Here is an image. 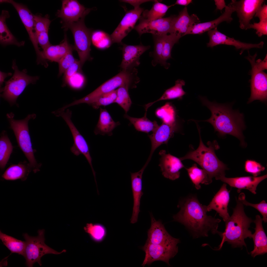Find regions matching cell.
<instances>
[{
  "label": "cell",
  "instance_id": "6da1fadb",
  "mask_svg": "<svg viewBox=\"0 0 267 267\" xmlns=\"http://www.w3.org/2000/svg\"><path fill=\"white\" fill-rule=\"evenodd\" d=\"M177 206L180 209L173 216L174 221L184 225L194 238L207 237L209 232L214 234H221L218 228L221 220L207 215L205 205L201 204L196 196L181 200Z\"/></svg>",
  "mask_w": 267,
  "mask_h": 267
},
{
  "label": "cell",
  "instance_id": "7a4b0ae2",
  "mask_svg": "<svg viewBox=\"0 0 267 267\" xmlns=\"http://www.w3.org/2000/svg\"><path fill=\"white\" fill-rule=\"evenodd\" d=\"M199 97L203 105L210 111L211 115L207 120L196 121L210 123L220 135H232L239 139L242 145H245L243 131L246 126L243 114L238 110H233L230 104L211 102L205 97Z\"/></svg>",
  "mask_w": 267,
  "mask_h": 267
},
{
  "label": "cell",
  "instance_id": "3957f363",
  "mask_svg": "<svg viewBox=\"0 0 267 267\" xmlns=\"http://www.w3.org/2000/svg\"><path fill=\"white\" fill-rule=\"evenodd\" d=\"M236 199V205L233 209L231 216L225 222V230L219 235L222 241L216 250L220 249L226 242L233 248L246 247L245 239L248 237L252 238V234L249 228L254 221L245 214L241 201L237 198Z\"/></svg>",
  "mask_w": 267,
  "mask_h": 267
},
{
  "label": "cell",
  "instance_id": "277c9868",
  "mask_svg": "<svg viewBox=\"0 0 267 267\" xmlns=\"http://www.w3.org/2000/svg\"><path fill=\"white\" fill-rule=\"evenodd\" d=\"M197 125L200 137V143L196 150L191 151L184 156L180 158L181 160L190 159L198 164L207 173L210 180L212 178L225 176V171L228 169L226 165L221 161L216 156L215 151L219 149L216 140L207 142L208 147L203 143L201 139L200 128Z\"/></svg>",
  "mask_w": 267,
  "mask_h": 267
},
{
  "label": "cell",
  "instance_id": "5b68a950",
  "mask_svg": "<svg viewBox=\"0 0 267 267\" xmlns=\"http://www.w3.org/2000/svg\"><path fill=\"white\" fill-rule=\"evenodd\" d=\"M6 116L19 147L28 160L32 171L36 173L40 171L41 164L38 163L35 158L28 126L29 120L35 119L36 115L29 114L24 119L20 120L14 119V115L12 112L7 113Z\"/></svg>",
  "mask_w": 267,
  "mask_h": 267
},
{
  "label": "cell",
  "instance_id": "8992f818",
  "mask_svg": "<svg viewBox=\"0 0 267 267\" xmlns=\"http://www.w3.org/2000/svg\"><path fill=\"white\" fill-rule=\"evenodd\" d=\"M14 72L12 77L5 82L4 86L0 88V96L7 101L11 106L18 105L16 101L18 97L27 86L30 84H34L39 79L38 76H32L27 74L25 69L20 70L13 60L12 66Z\"/></svg>",
  "mask_w": 267,
  "mask_h": 267
},
{
  "label": "cell",
  "instance_id": "52a82bcc",
  "mask_svg": "<svg viewBox=\"0 0 267 267\" xmlns=\"http://www.w3.org/2000/svg\"><path fill=\"white\" fill-rule=\"evenodd\" d=\"M137 69L122 70L117 75L107 81L91 92L83 97L74 100L71 103L73 106L82 103L89 105L101 95L115 90L126 83L136 84L140 81L137 76Z\"/></svg>",
  "mask_w": 267,
  "mask_h": 267
},
{
  "label": "cell",
  "instance_id": "ba28073f",
  "mask_svg": "<svg viewBox=\"0 0 267 267\" xmlns=\"http://www.w3.org/2000/svg\"><path fill=\"white\" fill-rule=\"evenodd\" d=\"M44 232V229H39L37 232L38 235L35 237L30 236L27 233L23 234L25 242L23 256L26 260L27 267H33L36 263L41 266V258L45 255L59 254L66 251L64 249L58 252L46 245L45 243Z\"/></svg>",
  "mask_w": 267,
  "mask_h": 267
},
{
  "label": "cell",
  "instance_id": "9c48e42d",
  "mask_svg": "<svg viewBox=\"0 0 267 267\" xmlns=\"http://www.w3.org/2000/svg\"><path fill=\"white\" fill-rule=\"evenodd\" d=\"M83 16L78 21L74 22L63 23V28L70 29L72 32L74 41V48L77 51L81 67L85 62L90 58L91 30L88 28L84 23Z\"/></svg>",
  "mask_w": 267,
  "mask_h": 267
},
{
  "label": "cell",
  "instance_id": "30bf717a",
  "mask_svg": "<svg viewBox=\"0 0 267 267\" xmlns=\"http://www.w3.org/2000/svg\"><path fill=\"white\" fill-rule=\"evenodd\" d=\"M248 55L245 58L250 62L251 69L250 73V80L251 95L247 103L249 104L258 100L266 104L267 100V75L257 66L255 59L257 53L253 56Z\"/></svg>",
  "mask_w": 267,
  "mask_h": 267
},
{
  "label": "cell",
  "instance_id": "8fae6325",
  "mask_svg": "<svg viewBox=\"0 0 267 267\" xmlns=\"http://www.w3.org/2000/svg\"><path fill=\"white\" fill-rule=\"evenodd\" d=\"M72 113L71 111L67 109L57 113L55 115L60 116L63 118L71 132L74 141L73 145L70 148L71 152L76 156L82 154L85 156L90 166L96 181L95 172L92 165V159L90 153L89 145L72 121Z\"/></svg>",
  "mask_w": 267,
  "mask_h": 267
},
{
  "label": "cell",
  "instance_id": "7c38bea8",
  "mask_svg": "<svg viewBox=\"0 0 267 267\" xmlns=\"http://www.w3.org/2000/svg\"><path fill=\"white\" fill-rule=\"evenodd\" d=\"M0 3L11 4L17 11L20 18L28 34L30 40L35 49L37 55V62L38 64H43L45 62L42 51L38 46L37 36L35 29L33 14L25 5L12 0H0Z\"/></svg>",
  "mask_w": 267,
  "mask_h": 267
},
{
  "label": "cell",
  "instance_id": "4fadbf2b",
  "mask_svg": "<svg viewBox=\"0 0 267 267\" xmlns=\"http://www.w3.org/2000/svg\"><path fill=\"white\" fill-rule=\"evenodd\" d=\"M141 249L145 253V257L142 266L150 265L156 261L165 262L170 266L169 261L173 258L178 252L177 245L154 244L146 243Z\"/></svg>",
  "mask_w": 267,
  "mask_h": 267
},
{
  "label": "cell",
  "instance_id": "5bb4252c",
  "mask_svg": "<svg viewBox=\"0 0 267 267\" xmlns=\"http://www.w3.org/2000/svg\"><path fill=\"white\" fill-rule=\"evenodd\" d=\"M176 15H171L166 18L150 20L145 19L141 16L139 24L134 29L140 36L145 33H150L154 35H160L170 33Z\"/></svg>",
  "mask_w": 267,
  "mask_h": 267
},
{
  "label": "cell",
  "instance_id": "9a60e30c",
  "mask_svg": "<svg viewBox=\"0 0 267 267\" xmlns=\"http://www.w3.org/2000/svg\"><path fill=\"white\" fill-rule=\"evenodd\" d=\"M264 1V0H231L229 4L237 13L241 29H248L251 20Z\"/></svg>",
  "mask_w": 267,
  "mask_h": 267
},
{
  "label": "cell",
  "instance_id": "2e32d148",
  "mask_svg": "<svg viewBox=\"0 0 267 267\" xmlns=\"http://www.w3.org/2000/svg\"><path fill=\"white\" fill-rule=\"evenodd\" d=\"M208 34L209 41L207 44V46L212 48L218 45L225 44L234 46L237 49H241L240 54L241 55L244 50L248 51L253 48H262L264 42L261 41L257 44H253L242 42L239 40L230 38L219 31L217 27L208 31Z\"/></svg>",
  "mask_w": 267,
  "mask_h": 267
},
{
  "label": "cell",
  "instance_id": "e0dca14e",
  "mask_svg": "<svg viewBox=\"0 0 267 267\" xmlns=\"http://www.w3.org/2000/svg\"><path fill=\"white\" fill-rule=\"evenodd\" d=\"M151 225L147 231L146 243L157 245H177L180 242L179 239L174 238L166 230L160 220H156L151 213H150Z\"/></svg>",
  "mask_w": 267,
  "mask_h": 267
},
{
  "label": "cell",
  "instance_id": "ac0fdd59",
  "mask_svg": "<svg viewBox=\"0 0 267 267\" xmlns=\"http://www.w3.org/2000/svg\"><path fill=\"white\" fill-rule=\"evenodd\" d=\"M144 11L140 7L126 13L120 23L110 35L112 43H119L134 28Z\"/></svg>",
  "mask_w": 267,
  "mask_h": 267
},
{
  "label": "cell",
  "instance_id": "d6986e66",
  "mask_svg": "<svg viewBox=\"0 0 267 267\" xmlns=\"http://www.w3.org/2000/svg\"><path fill=\"white\" fill-rule=\"evenodd\" d=\"M62 2L61 8L57 15L62 19V23L77 22L91 10L86 8L77 0H64Z\"/></svg>",
  "mask_w": 267,
  "mask_h": 267
},
{
  "label": "cell",
  "instance_id": "ffe728a7",
  "mask_svg": "<svg viewBox=\"0 0 267 267\" xmlns=\"http://www.w3.org/2000/svg\"><path fill=\"white\" fill-rule=\"evenodd\" d=\"M150 47L141 43L136 45L123 44L122 59L120 65L122 70H131L138 66L140 64V57Z\"/></svg>",
  "mask_w": 267,
  "mask_h": 267
},
{
  "label": "cell",
  "instance_id": "44dd1931",
  "mask_svg": "<svg viewBox=\"0 0 267 267\" xmlns=\"http://www.w3.org/2000/svg\"><path fill=\"white\" fill-rule=\"evenodd\" d=\"M159 154L161 156L159 166L162 175L172 180L178 178L180 173L179 170L184 167L180 158L166 154L165 150L160 151Z\"/></svg>",
  "mask_w": 267,
  "mask_h": 267
},
{
  "label": "cell",
  "instance_id": "7402d4cb",
  "mask_svg": "<svg viewBox=\"0 0 267 267\" xmlns=\"http://www.w3.org/2000/svg\"><path fill=\"white\" fill-rule=\"evenodd\" d=\"M267 177V174L258 177L248 176L230 178L226 177L225 176L219 177L216 179L237 188L238 193L240 192L242 189H246L255 195L256 194V191L258 184Z\"/></svg>",
  "mask_w": 267,
  "mask_h": 267
},
{
  "label": "cell",
  "instance_id": "603a6c76",
  "mask_svg": "<svg viewBox=\"0 0 267 267\" xmlns=\"http://www.w3.org/2000/svg\"><path fill=\"white\" fill-rule=\"evenodd\" d=\"M177 129L176 122L172 124L163 122L152 134L149 135L151 142V148L147 161L149 162L154 151L158 147L162 144H167Z\"/></svg>",
  "mask_w": 267,
  "mask_h": 267
},
{
  "label": "cell",
  "instance_id": "cb8c5ba5",
  "mask_svg": "<svg viewBox=\"0 0 267 267\" xmlns=\"http://www.w3.org/2000/svg\"><path fill=\"white\" fill-rule=\"evenodd\" d=\"M226 186V183L223 184L209 204L205 206L207 212L215 210L225 222L230 217L227 207L230 200L229 191Z\"/></svg>",
  "mask_w": 267,
  "mask_h": 267
},
{
  "label": "cell",
  "instance_id": "d4e9b609",
  "mask_svg": "<svg viewBox=\"0 0 267 267\" xmlns=\"http://www.w3.org/2000/svg\"><path fill=\"white\" fill-rule=\"evenodd\" d=\"M147 165L145 163L138 171L131 173L132 188L134 200V204L131 223H134L138 220L140 212V206L141 197L143 194L142 191V177L144 171Z\"/></svg>",
  "mask_w": 267,
  "mask_h": 267
},
{
  "label": "cell",
  "instance_id": "484cf974",
  "mask_svg": "<svg viewBox=\"0 0 267 267\" xmlns=\"http://www.w3.org/2000/svg\"><path fill=\"white\" fill-rule=\"evenodd\" d=\"M234 12V9L229 4L225 7L224 12L217 18L207 22L193 24L189 28L185 35L200 34L217 27L223 22L230 23L233 20L232 15Z\"/></svg>",
  "mask_w": 267,
  "mask_h": 267
},
{
  "label": "cell",
  "instance_id": "4316f807",
  "mask_svg": "<svg viewBox=\"0 0 267 267\" xmlns=\"http://www.w3.org/2000/svg\"><path fill=\"white\" fill-rule=\"evenodd\" d=\"M263 220L259 215L256 216L255 219L253 222L255 224V232L252 234L254 244L253 250L250 254L254 258L256 256L262 255L267 252V238L263 228Z\"/></svg>",
  "mask_w": 267,
  "mask_h": 267
},
{
  "label": "cell",
  "instance_id": "83f0119b",
  "mask_svg": "<svg viewBox=\"0 0 267 267\" xmlns=\"http://www.w3.org/2000/svg\"><path fill=\"white\" fill-rule=\"evenodd\" d=\"M200 22L195 14L190 15L185 7L177 16L170 34L173 33L181 37L185 35L189 28L193 24Z\"/></svg>",
  "mask_w": 267,
  "mask_h": 267
},
{
  "label": "cell",
  "instance_id": "f1b7e54d",
  "mask_svg": "<svg viewBox=\"0 0 267 267\" xmlns=\"http://www.w3.org/2000/svg\"><path fill=\"white\" fill-rule=\"evenodd\" d=\"M64 37L63 41L59 44H51L42 51L45 60L58 63L67 53L73 50V47L68 42L66 34Z\"/></svg>",
  "mask_w": 267,
  "mask_h": 267
},
{
  "label": "cell",
  "instance_id": "f546056e",
  "mask_svg": "<svg viewBox=\"0 0 267 267\" xmlns=\"http://www.w3.org/2000/svg\"><path fill=\"white\" fill-rule=\"evenodd\" d=\"M120 124L119 122L114 121L106 109L100 108L99 119L94 132L95 135L111 136L112 134L113 130Z\"/></svg>",
  "mask_w": 267,
  "mask_h": 267
},
{
  "label": "cell",
  "instance_id": "4dcf8cb0",
  "mask_svg": "<svg viewBox=\"0 0 267 267\" xmlns=\"http://www.w3.org/2000/svg\"><path fill=\"white\" fill-rule=\"evenodd\" d=\"M32 169L29 164L20 163L10 165L2 175V178L6 180L14 181L20 179L22 181L27 179Z\"/></svg>",
  "mask_w": 267,
  "mask_h": 267
},
{
  "label": "cell",
  "instance_id": "1f68e13d",
  "mask_svg": "<svg viewBox=\"0 0 267 267\" xmlns=\"http://www.w3.org/2000/svg\"><path fill=\"white\" fill-rule=\"evenodd\" d=\"M10 17L9 12L3 10L0 16V42L1 44L5 46L15 45L20 47L24 45V42H18L9 30L6 21Z\"/></svg>",
  "mask_w": 267,
  "mask_h": 267
},
{
  "label": "cell",
  "instance_id": "d6a6232c",
  "mask_svg": "<svg viewBox=\"0 0 267 267\" xmlns=\"http://www.w3.org/2000/svg\"><path fill=\"white\" fill-rule=\"evenodd\" d=\"M185 84V81L178 79L175 82V85L166 89L162 96L158 99L153 102L150 103L145 106L146 111L153 104L161 100H171L175 99H182L186 92L183 90L182 87Z\"/></svg>",
  "mask_w": 267,
  "mask_h": 267
},
{
  "label": "cell",
  "instance_id": "836d02e7",
  "mask_svg": "<svg viewBox=\"0 0 267 267\" xmlns=\"http://www.w3.org/2000/svg\"><path fill=\"white\" fill-rule=\"evenodd\" d=\"M147 111H146L144 116L141 118L131 117L126 114L124 116L130 121L137 131L147 133L150 132H153L159 125L156 121H151L147 117Z\"/></svg>",
  "mask_w": 267,
  "mask_h": 267
},
{
  "label": "cell",
  "instance_id": "e575fe53",
  "mask_svg": "<svg viewBox=\"0 0 267 267\" xmlns=\"http://www.w3.org/2000/svg\"><path fill=\"white\" fill-rule=\"evenodd\" d=\"M186 169L189 177L197 189L200 188V184L208 185L212 182L209 179L205 171L198 168L195 164L191 167L186 168Z\"/></svg>",
  "mask_w": 267,
  "mask_h": 267
},
{
  "label": "cell",
  "instance_id": "d590c367",
  "mask_svg": "<svg viewBox=\"0 0 267 267\" xmlns=\"http://www.w3.org/2000/svg\"><path fill=\"white\" fill-rule=\"evenodd\" d=\"M181 37L175 34H165L164 36L162 63L161 65L165 69H168L170 64L167 62V60L172 58L171 51L174 45L178 42Z\"/></svg>",
  "mask_w": 267,
  "mask_h": 267
},
{
  "label": "cell",
  "instance_id": "8d00e7d4",
  "mask_svg": "<svg viewBox=\"0 0 267 267\" xmlns=\"http://www.w3.org/2000/svg\"><path fill=\"white\" fill-rule=\"evenodd\" d=\"M153 6L150 10H146L142 13L141 17L144 19L153 20L163 18L169 8L174 5H168L160 2L158 0H154Z\"/></svg>",
  "mask_w": 267,
  "mask_h": 267
},
{
  "label": "cell",
  "instance_id": "74e56055",
  "mask_svg": "<svg viewBox=\"0 0 267 267\" xmlns=\"http://www.w3.org/2000/svg\"><path fill=\"white\" fill-rule=\"evenodd\" d=\"M0 239L11 252L23 256L25 246V241L18 240L4 234L0 231Z\"/></svg>",
  "mask_w": 267,
  "mask_h": 267
},
{
  "label": "cell",
  "instance_id": "f35d334b",
  "mask_svg": "<svg viewBox=\"0 0 267 267\" xmlns=\"http://www.w3.org/2000/svg\"><path fill=\"white\" fill-rule=\"evenodd\" d=\"M13 146L5 131L2 132L0 139V167L3 170L12 152Z\"/></svg>",
  "mask_w": 267,
  "mask_h": 267
},
{
  "label": "cell",
  "instance_id": "ab89813d",
  "mask_svg": "<svg viewBox=\"0 0 267 267\" xmlns=\"http://www.w3.org/2000/svg\"><path fill=\"white\" fill-rule=\"evenodd\" d=\"M131 84L126 83L119 87L116 90L117 96L115 103H117L127 113L129 110L132 104L128 92Z\"/></svg>",
  "mask_w": 267,
  "mask_h": 267
},
{
  "label": "cell",
  "instance_id": "60d3db41",
  "mask_svg": "<svg viewBox=\"0 0 267 267\" xmlns=\"http://www.w3.org/2000/svg\"><path fill=\"white\" fill-rule=\"evenodd\" d=\"M86 232L89 235L91 239L96 242L102 241L106 237V230L103 225L96 223H88L84 227Z\"/></svg>",
  "mask_w": 267,
  "mask_h": 267
},
{
  "label": "cell",
  "instance_id": "b9f144b4",
  "mask_svg": "<svg viewBox=\"0 0 267 267\" xmlns=\"http://www.w3.org/2000/svg\"><path fill=\"white\" fill-rule=\"evenodd\" d=\"M165 35H153L154 42V50L152 52L150 53V55L153 58L151 64L154 67L158 64L161 65Z\"/></svg>",
  "mask_w": 267,
  "mask_h": 267
},
{
  "label": "cell",
  "instance_id": "7bdbcfd3",
  "mask_svg": "<svg viewBox=\"0 0 267 267\" xmlns=\"http://www.w3.org/2000/svg\"><path fill=\"white\" fill-rule=\"evenodd\" d=\"M91 40L94 46L100 48L107 47L112 43L111 36L100 30L92 32Z\"/></svg>",
  "mask_w": 267,
  "mask_h": 267
},
{
  "label": "cell",
  "instance_id": "ee69618b",
  "mask_svg": "<svg viewBox=\"0 0 267 267\" xmlns=\"http://www.w3.org/2000/svg\"><path fill=\"white\" fill-rule=\"evenodd\" d=\"M116 96L117 90H115L101 95L90 105L94 109H97L101 106H106L115 103Z\"/></svg>",
  "mask_w": 267,
  "mask_h": 267
},
{
  "label": "cell",
  "instance_id": "f6af8a7d",
  "mask_svg": "<svg viewBox=\"0 0 267 267\" xmlns=\"http://www.w3.org/2000/svg\"><path fill=\"white\" fill-rule=\"evenodd\" d=\"M238 199L241 201L244 205L252 207L258 211L263 216V221L265 223L267 222V203L265 200H263L258 203H250L246 200L245 195L243 193L240 194Z\"/></svg>",
  "mask_w": 267,
  "mask_h": 267
},
{
  "label": "cell",
  "instance_id": "bcb514c9",
  "mask_svg": "<svg viewBox=\"0 0 267 267\" xmlns=\"http://www.w3.org/2000/svg\"><path fill=\"white\" fill-rule=\"evenodd\" d=\"M33 19L36 35L42 32H48L51 22L48 16L43 17L39 14L33 15Z\"/></svg>",
  "mask_w": 267,
  "mask_h": 267
},
{
  "label": "cell",
  "instance_id": "7dc6e473",
  "mask_svg": "<svg viewBox=\"0 0 267 267\" xmlns=\"http://www.w3.org/2000/svg\"><path fill=\"white\" fill-rule=\"evenodd\" d=\"M72 51H71L67 53L58 62L59 76L64 73L68 68L77 61L73 55Z\"/></svg>",
  "mask_w": 267,
  "mask_h": 267
},
{
  "label": "cell",
  "instance_id": "c3c4849f",
  "mask_svg": "<svg viewBox=\"0 0 267 267\" xmlns=\"http://www.w3.org/2000/svg\"><path fill=\"white\" fill-rule=\"evenodd\" d=\"M244 168L246 172L252 174L255 177L260 175L261 172L264 171L265 169L260 163L251 160H247L246 161Z\"/></svg>",
  "mask_w": 267,
  "mask_h": 267
},
{
  "label": "cell",
  "instance_id": "681fc988",
  "mask_svg": "<svg viewBox=\"0 0 267 267\" xmlns=\"http://www.w3.org/2000/svg\"><path fill=\"white\" fill-rule=\"evenodd\" d=\"M82 67L79 61H76L68 68L64 73L65 84H67L70 78L80 70Z\"/></svg>",
  "mask_w": 267,
  "mask_h": 267
},
{
  "label": "cell",
  "instance_id": "f907efd6",
  "mask_svg": "<svg viewBox=\"0 0 267 267\" xmlns=\"http://www.w3.org/2000/svg\"><path fill=\"white\" fill-rule=\"evenodd\" d=\"M252 28L256 30V33L259 37L267 35V20L260 21L258 23L251 24L248 29Z\"/></svg>",
  "mask_w": 267,
  "mask_h": 267
},
{
  "label": "cell",
  "instance_id": "816d5d0a",
  "mask_svg": "<svg viewBox=\"0 0 267 267\" xmlns=\"http://www.w3.org/2000/svg\"><path fill=\"white\" fill-rule=\"evenodd\" d=\"M48 33V32H44L37 34L38 45L41 46L43 50L51 44L49 41Z\"/></svg>",
  "mask_w": 267,
  "mask_h": 267
},
{
  "label": "cell",
  "instance_id": "f5cc1de1",
  "mask_svg": "<svg viewBox=\"0 0 267 267\" xmlns=\"http://www.w3.org/2000/svg\"><path fill=\"white\" fill-rule=\"evenodd\" d=\"M254 17H258L260 21L267 20V5L264 4L260 6L257 10Z\"/></svg>",
  "mask_w": 267,
  "mask_h": 267
},
{
  "label": "cell",
  "instance_id": "db71d44e",
  "mask_svg": "<svg viewBox=\"0 0 267 267\" xmlns=\"http://www.w3.org/2000/svg\"><path fill=\"white\" fill-rule=\"evenodd\" d=\"M154 0H122L121 1L129 3L134 7V8H137L140 7V5L142 4L149 1Z\"/></svg>",
  "mask_w": 267,
  "mask_h": 267
},
{
  "label": "cell",
  "instance_id": "11a10c76",
  "mask_svg": "<svg viewBox=\"0 0 267 267\" xmlns=\"http://www.w3.org/2000/svg\"><path fill=\"white\" fill-rule=\"evenodd\" d=\"M216 6V9L221 11L227 6L224 0H214Z\"/></svg>",
  "mask_w": 267,
  "mask_h": 267
},
{
  "label": "cell",
  "instance_id": "9f6ffc18",
  "mask_svg": "<svg viewBox=\"0 0 267 267\" xmlns=\"http://www.w3.org/2000/svg\"><path fill=\"white\" fill-rule=\"evenodd\" d=\"M11 73H5L1 71L0 72V87L2 88V86L4 82L5 79L7 77L12 75Z\"/></svg>",
  "mask_w": 267,
  "mask_h": 267
},
{
  "label": "cell",
  "instance_id": "6f0895ef",
  "mask_svg": "<svg viewBox=\"0 0 267 267\" xmlns=\"http://www.w3.org/2000/svg\"><path fill=\"white\" fill-rule=\"evenodd\" d=\"M191 0H176L174 5H178L185 6H187L190 3L192 2Z\"/></svg>",
  "mask_w": 267,
  "mask_h": 267
}]
</instances>
